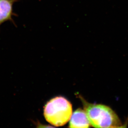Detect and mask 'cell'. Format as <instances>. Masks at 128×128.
I'll list each match as a JSON object with an SVG mask.
<instances>
[{
	"label": "cell",
	"instance_id": "4",
	"mask_svg": "<svg viewBox=\"0 0 128 128\" xmlns=\"http://www.w3.org/2000/svg\"><path fill=\"white\" fill-rule=\"evenodd\" d=\"M90 125L85 110L78 109L72 114L70 120L69 127L86 128L90 127Z\"/></svg>",
	"mask_w": 128,
	"mask_h": 128
},
{
	"label": "cell",
	"instance_id": "2",
	"mask_svg": "<svg viewBox=\"0 0 128 128\" xmlns=\"http://www.w3.org/2000/svg\"><path fill=\"white\" fill-rule=\"evenodd\" d=\"M44 114L45 118L49 123L56 126H63L71 118L72 104L64 97H56L46 104Z\"/></svg>",
	"mask_w": 128,
	"mask_h": 128
},
{
	"label": "cell",
	"instance_id": "3",
	"mask_svg": "<svg viewBox=\"0 0 128 128\" xmlns=\"http://www.w3.org/2000/svg\"><path fill=\"white\" fill-rule=\"evenodd\" d=\"M19 0H0V26L4 22L10 21L14 25L12 17L15 15L13 12V6Z\"/></svg>",
	"mask_w": 128,
	"mask_h": 128
},
{
	"label": "cell",
	"instance_id": "1",
	"mask_svg": "<svg viewBox=\"0 0 128 128\" xmlns=\"http://www.w3.org/2000/svg\"><path fill=\"white\" fill-rule=\"evenodd\" d=\"M82 100L84 110L90 124L96 128H118L122 124L116 114L109 106L90 104Z\"/></svg>",
	"mask_w": 128,
	"mask_h": 128
}]
</instances>
